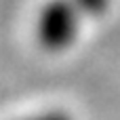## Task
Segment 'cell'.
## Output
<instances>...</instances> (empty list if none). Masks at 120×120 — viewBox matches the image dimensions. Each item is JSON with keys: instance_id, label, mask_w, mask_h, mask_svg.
Listing matches in <instances>:
<instances>
[{"instance_id": "cell-1", "label": "cell", "mask_w": 120, "mask_h": 120, "mask_svg": "<svg viewBox=\"0 0 120 120\" xmlns=\"http://www.w3.org/2000/svg\"><path fill=\"white\" fill-rule=\"evenodd\" d=\"M84 17L74 0H46L36 21L38 42L51 53L68 51L78 40Z\"/></svg>"}, {"instance_id": "cell-2", "label": "cell", "mask_w": 120, "mask_h": 120, "mask_svg": "<svg viewBox=\"0 0 120 120\" xmlns=\"http://www.w3.org/2000/svg\"><path fill=\"white\" fill-rule=\"evenodd\" d=\"M86 17H103L112 4V0H74Z\"/></svg>"}, {"instance_id": "cell-3", "label": "cell", "mask_w": 120, "mask_h": 120, "mask_svg": "<svg viewBox=\"0 0 120 120\" xmlns=\"http://www.w3.org/2000/svg\"><path fill=\"white\" fill-rule=\"evenodd\" d=\"M23 120H72V118L63 112H44V114L30 116V118H23Z\"/></svg>"}]
</instances>
